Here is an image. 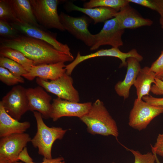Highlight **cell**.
<instances>
[{"mask_svg": "<svg viewBox=\"0 0 163 163\" xmlns=\"http://www.w3.org/2000/svg\"><path fill=\"white\" fill-rule=\"evenodd\" d=\"M161 80H162L163 81V78H162L161 79Z\"/></svg>", "mask_w": 163, "mask_h": 163, "instance_id": "39", "label": "cell"}, {"mask_svg": "<svg viewBox=\"0 0 163 163\" xmlns=\"http://www.w3.org/2000/svg\"><path fill=\"white\" fill-rule=\"evenodd\" d=\"M127 0H90L84 3L85 8L105 7L113 9L118 11L122 7L129 3Z\"/></svg>", "mask_w": 163, "mask_h": 163, "instance_id": "23", "label": "cell"}, {"mask_svg": "<svg viewBox=\"0 0 163 163\" xmlns=\"http://www.w3.org/2000/svg\"><path fill=\"white\" fill-rule=\"evenodd\" d=\"M26 94L28 101L29 110L40 113L43 118H50L52 105V97L40 86L26 88Z\"/></svg>", "mask_w": 163, "mask_h": 163, "instance_id": "13", "label": "cell"}, {"mask_svg": "<svg viewBox=\"0 0 163 163\" xmlns=\"http://www.w3.org/2000/svg\"><path fill=\"white\" fill-rule=\"evenodd\" d=\"M66 66L64 62L34 66L28 72L22 77L30 81L36 77L46 80H54L66 73Z\"/></svg>", "mask_w": 163, "mask_h": 163, "instance_id": "16", "label": "cell"}, {"mask_svg": "<svg viewBox=\"0 0 163 163\" xmlns=\"http://www.w3.org/2000/svg\"><path fill=\"white\" fill-rule=\"evenodd\" d=\"M36 82L47 91L61 99L77 102L80 101L79 93L73 85V79L66 73L57 79L50 81L37 78Z\"/></svg>", "mask_w": 163, "mask_h": 163, "instance_id": "6", "label": "cell"}, {"mask_svg": "<svg viewBox=\"0 0 163 163\" xmlns=\"http://www.w3.org/2000/svg\"><path fill=\"white\" fill-rule=\"evenodd\" d=\"M0 48L16 50L31 60L34 66L72 62L73 55L57 50L43 40L21 34L13 38H1Z\"/></svg>", "mask_w": 163, "mask_h": 163, "instance_id": "1", "label": "cell"}, {"mask_svg": "<svg viewBox=\"0 0 163 163\" xmlns=\"http://www.w3.org/2000/svg\"><path fill=\"white\" fill-rule=\"evenodd\" d=\"M31 139L27 133L14 134L0 137V157L15 163L20 152Z\"/></svg>", "mask_w": 163, "mask_h": 163, "instance_id": "12", "label": "cell"}, {"mask_svg": "<svg viewBox=\"0 0 163 163\" xmlns=\"http://www.w3.org/2000/svg\"><path fill=\"white\" fill-rule=\"evenodd\" d=\"M0 56L10 59L22 65L28 72L34 66L32 61L20 51L10 48H0Z\"/></svg>", "mask_w": 163, "mask_h": 163, "instance_id": "22", "label": "cell"}, {"mask_svg": "<svg viewBox=\"0 0 163 163\" xmlns=\"http://www.w3.org/2000/svg\"><path fill=\"white\" fill-rule=\"evenodd\" d=\"M150 68L155 73L156 78L160 79L163 78V50L158 57L152 63Z\"/></svg>", "mask_w": 163, "mask_h": 163, "instance_id": "30", "label": "cell"}, {"mask_svg": "<svg viewBox=\"0 0 163 163\" xmlns=\"http://www.w3.org/2000/svg\"><path fill=\"white\" fill-rule=\"evenodd\" d=\"M0 80L3 83L9 86H12L19 84L24 83L25 81L22 76H17L8 70L0 67Z\"/></svg>", "mask_w": 163, "mask_h": 163, "instance_id": "26", "label": "cell"}, {"mask_svg": "<svg viewBox=\"0 0 163 163\" xmlns=\"http://www.w3.org/2000/svg\"><path fill=\"white\" fill-rule=\"evenodd\" d=\"M117 21L120 29H133L152 25L151 19L143 17L134 8L127 4L115 14V17Z\"/></svg>", "mask_w": 163, "mask_h": 163, "instance_id": "14", "label": "cell"}, {"mask_svg": "<svg viewBox=\"0 0 163 163\" xmlns=\"http://www.w3.org/2000/svg\"><path fill=\"white\" fill-rule=\"evenodd\" d=\"M37 124V132L31 142L33 146L38 149V153L48 159L52 158L51 150L56 140H61L67 131L60 127H49L44 123L41 114L33 111Z\"/></svg>", "mask_w": 163, "mask_h": 163, "instance_id": "3", "label": "cell"}, {"mask_svg": "<svg viewBox=\"0 0 163 163\" xmlns=\"http://www.w3.org/2000/svg\"><path fill=\"white\" fill-rule=\"evenodd\" d=\"M64 8L68 12L77 11L83 13L93 20L94 24L104 22L114 18L116 13L118 12L113 9L105 7L92 8L80 7L70 1L66 2Z\"/></svg>", "mask_w": 163, "mask_h": 163, "instance_id": "18", "label": "cell"}, {"mask_svg": "<svg viewBox=\"0 0 163 163\" xmlns=\"http://www.w3.org/2000/svg\"><path fill=\"white\" fill-rule=\"evenodd\" d=\"M124 147L133 155L134 163H156L155 155L152 152H148L146 154H142L138 151Z\"/></svg>", "mask_w": 163, "mask_h": 163, "instance_id": "29", "label": "cell"}, {"mask_svg": "<svg viewBox=\"0 0 163 163\" xmlns=\"http://www.w3.org/2000/svg\"><path fill=\"white\" fill-rule=\"evenodd\" d=\"M30 126L28 121L21 122L9 115L0 103V137L24 132Z\"/></svg>", "mask_w": 163, "mask_h": 163, "instance_id": "19", "label": "cell"}, {"mask_svg": "<svg viewBox=\"0 0 163 163\" xmlns=\"http://www.w3.org/2000/svg\"><path fill=\"white\" fill-rule=\"evenodd\" d=\"M6 112L19 121L21 117L29 110L26 88L21 85L14 86L0 101Z\"/></svg>", "mask_w": 163, "mask_h": 163, "instance_id": "7", "label": "cell"}, {"mask_svg": "<svg viewBox=\"0 0 163 163\" xmlns=\"http://www.w3.org/2000/svg\"><path fill=\"white\" fill-rule=\"evenodd\" d=\"M150 91L155 95H163V81L155 78V82L152 86Z\"/></svg>", "mask_w": 163, "mask_h": 163, "instance_id": "32", "label": "cell"}, {"mask_svg": "<svg viewBox=\"0 0 163 163\" xmlns=\"http://www.w3.org/2000/svg\"><path fill=\"white\" fill-rule=\"evenodd\" d=\"M21 34L44 41L52 45L57 50L72 55L69 47L57 39V33L48 30L44 28L39 27L22 22L10 23Z\"/></svg>", "mask_w": 163, "mask_h": 163, "instance_id": "10", "label": "cell"}, {"mask_svg": "<svg viewBox=\"0 0 163 163\" xmlns=\"http://www.w3.org/2000/svg\"><path fill=\"white\" fill-rule=\"evenodd\" d=\"M0 163H14L4 158L0 157Z\"/></svg>", "mask_w": 163, "mask_h": 163, "instance_id": "36", "label": "cell"}, {"mask_svg": "<svg viewBox=\"0 0 163 163\" xmlns=\"http://www.w3.org/2000/svg\"><path fill=\"white\" fill-rule=\"evenodd\" d=\"M159 23L161 26V28L163 29V18H160Z\"/></svg>", "mask_w": 163, "mask_h": 163, "instance_id": "38", "label": "cell"}, {"mask_svg": "<svg viewBox=\"0 0 163 163\" xmlns=\"http://www.w3.org/2000/svg\"><path fill=\"white\" fill-rule=\"evenodd\" d=\"M124 31L125 30L120 28L115 18L106 21L100 32L94 34V43L90 50H94L104 45L119 48L123 45L122 37Z\"/></svg>", "mask_w": 163, "mask_h": 163, "instance_id": "9", "label": "cell"}, {"mask_svg": "<svg viewBox=\"0 0 163 163\" xmlns=\"http://www.w3.org/2000/svg\"><path fill=\"white\" fill-rule=\"evenodd\" d=\"M0 20L10 23L20 22L8 0H0Z\"/></svg>", "mask_w": 163, "mask_h": 163, "instance_id": "24", "label": "cell"}, {"mask_svg": "<svg viewBox=\"0 0 163 163\" xmlns=\"http://www.w3.org/2000/svg\"><path fill=\"white\" fill-rule=\"evenodd\" d=\"M21 34L10 23L0 20V36L2 38H14Z\"/></svg>", "mask_w": 163, "mask_h": 163, "instance_id": "28", "label": "cell"}, {"mask_svg": "<svg viewBox=\"0 0 163 163\" xmlns=\"http://www.w3.org/2000/svg\"><path fill=\"white\" fill-rule=\"evenodd\" d=\"M20 22L44 28L37 22L29 0H8Z\"/></svg>", "mask_w": 163, "mask_h": 163, "instance_id": "20", "label": "cell"}, {"mask_svg": "<svg viewBox=\"0 0 163 163\" xmlns=\"http://www.w3.org/2000/svg\"><path fill=\"white\" fill-rule=\"evenodd\" d=\"M155 73L150 67L146 66L141 69L134 84L137 99H142L144 96L149 95L152 84L155 83Z\"/></svg>", "mask_w": 163, "mask_h": 163, "instance_id": "21", "label": "cell"}, {"mask_svg": "<svg viewBox=\"0 0 163 163\" xmlns=\"http://www.w3.org/2000/svg\"><path fill=\"white\" fill-rule=\"evenodd\" d=\"M37 22L46 29L65 31L59 20L57 11L58 0H29Z\"/></svg>", "mask_w": 163, "mask_h": 163, "instance_id": "4", "label": "cell"}, {"mask_svg": "<svg viewBox=\"0 0 163 163\" xmlns=\"http://www.w3.org/2000/svg\"><path fill=\"white\" fill-rule=\"evenodd\" d=\"M126 61L127 69L125 78L123 81L118 82L114 87L117 94L124 99L129 97L131 87L134 85L141 68L140 62L135 58L129 57L127 59Z\"/></svg>", "mask_w": 163, "mask_h": 163, "instance_id": "17", "label": "cell"}, {"mask_svg": "<svg viewBox=\"0 0 163 163\" xmlns=\"http://www.w3.org/2000/svg\"><path fill=\"white\" fill-rule=\"evenodd\" d=\"M133 3L149 8L157 11L163 18V0H127Z\"/></svg>", "mask_w": 163, "mask_h": 163, "instance_id": "27", "label": "cell"}, {"mask_svg": "<svg viewBox=\"0 0 163 163\" xmlns=\"http://www.w3.org/2000/svg\"><path fill=\"white\" fill-rule=\"evenodd\" d=\"M92 104L90 102L79 103L57 97L53 100L50 118L54 122L64 117H75L80 118L88 112Z\"/></svg>", "mask_w": 163, "mask_h": 163, "instance_id": "11", "label": "cell"}, {"mask_svg": "<svg viewBox=\"0 0 163 163\" xmlns=\"http://www.w3.org/2000/svg\"><path fill=\"white\" fill-rule=\"evenodd\" d=\"M163 113V106L151 105L142 99L136 98L129 116V125L139 131L147 127L155 117Z\"/></svg>", "mask_w": 163, "mask_h": 163, "instance_id": "5", "label": "cell"}, {"mask_svg": "<svg viewBox=\"0 0 163 163\" xmlns=\"http://www.w3.org/2000/svg\"><path fill=\"white\" fill-rule=\"evenodd\" d=\"M152 152L154 154L155 158V160H156V163H160L158 158L157 157V154L153 151H152Z\"/></svg>", "mask_w": 163, "mask_h": 163, "instance_id": "37", "label": "cell"}, {"mask_svg": "<svg viewBox=\"0 0 163 163\" xmlns=\"http://www.w3.org/2000/svg\"><path fill=\"white\" fill-rule=\"evenodd\" d=\"M142 99L148 104L155 106H163V97L157 98L150 95L142 97Z\"/></svg>", "mask_w": 163, "mask_h": 163, "instance_id": "33", "label": "cell"}, {"mask_svg": "<svg viewBox=\"0 0 163 163\" xmlns=\"http://www.w3.org/2000/svg\"><path fill=\"white\" fill-rule=\"evenodd\" d=\"M114 163V162H111V163Z\"/></svg>", "mask_w": 163, "mask_h": 163, "instance_id": "40", "label": "cell"}, {"mask_svg": "<svg viewBox=\"0 0 163 163\" xmlns=\"http://www.w3.org/2000/svg\"><path fill=\"white\" fill-rule=\"evenodd\" d=\"M151 146L152 151L157 155L163 157V132L158 134L154 146Z\"/></svg>", "mask_w": 163, "mask_h": 163, "instance_id": "31", "label": "cell"}, {"mask_svg": "<svg viewBox=\"0 0 163 163\" xmlns=\"http://www.w3.org/2000/svg\"><path fill=\"white\" fill-rule=\"evenodd\" d=\"M59 18L65 30L90 48L93 46L94 34H91L88 29L91 20L88 17L85 15L73 17L61 12L59 14Z\"/></svg>", "mask_w": 163, "mask_h": 163, "instance_id": "8", "label": "cell"}, {"mask_svg": "<svg viewBox=\"0 0 163 163\" xmlns=\"http://www.w3.org/2000/svg\"><path fill=\"white\" fill-rule=\"evenodd\" d=\"M79 119L86 125L87 131L90 134L112 136L116 139L119 136L116 121L103 102L99 99L92 104L88 112Z\"/></svg>", "mask_w": 163, "mask_h": 163, "instance_id": "2", "label": "cell"}, {"mask_svg": "<svg viewBox=\"0 0 163 163\" xmlns=\"http://www.w3.org/2000/svg\"><path fill=\"white\" fill-rule=\"evenodd\" d=\"M101 56H110L119 58L121 62L120 66V67L127 66L126 60L129 57L135 58L140 62L143 59L142 56L135 49H132L127 53H124L121 51L119 48L112 47L109 49H102L94 53L84 56L81 55L80 52H78L72 63L74 66L76 67L79 63L85 60Z\"/></svg>", "mask_w": 163, "mask_h": 163, "instance_id": "15", "label": "cell"}, {"mask_svg": "<svg viewBox=\"0 0 163 163\" xmlns=\"http://www.w3.org/2000/svg\"><path fill=\"white\" fill-rule=\"evenodd\" d=\"M43 162L41 163H34L32 162L30 163H65L64 158L62 157H59L54 158L48 159L44 157ZM14 163H24L22 162H17Z\"/></svg>", "mask_w": 163, "mask_h": 163, "instance_id": "35", "label": "cell"}, {"mask_svg": "<svg viewBox=\"0 0 163 163\" xmlns=\"http://www.w3.org/2000/svg\"><path fill=\"white\" fill-rule=\"evenodd\" d=\"M18 160H21L24 163H30L33 162V160L29 156L27 148L24 147L19 153Z\"/></svg>", "mask_w": 163, "mask_h": 163, "instance_id": "34", "label": "cell"}, {"mask_svg": "<svg viewBox=\"0 0 163 163\" xmlns=\"http://www.w3.org/2000/svg\"><path fill=\"white\" fill-rule=\"evenodd\" d=\"M0 67L8 70L17 76H22L28 72L21 65L7 57L0 56Z\"/></svg>", "mask_w": 163, "mask_h": 163, "instance_id": "25", "label": "cell"}]
</instances>
